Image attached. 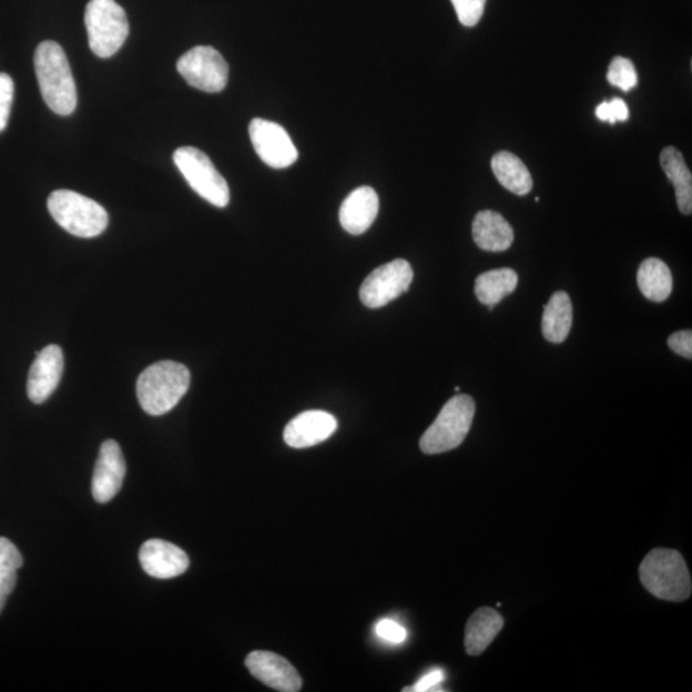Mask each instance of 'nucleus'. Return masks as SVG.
I'll return each mask as SVG.
<instances>
[{"label": "nucleus", "instance_id": "dca6fc26", "mask_svg": "<svg viewBox=\"0 0 692 692\" xmlns=\"http://www.w3.org/2000/svg\"><path fill=\"white\" fill-rule=\"evenodd\" d=\"M380 201L373 187L360 186L343 202L339 213L340 224L346 233L362 235L377 218Z\"/></svg>", "mask_w": 692, "mask_h": 692}, {"label": "nucleus", "instance_id": "ddd939ff", "mask_svg": "<svg viewBox=\"0 0 692 692\" xmlns=\"http://www.w3.org/2000/svg\"><path fill=\"white\" fill-rule=\"evenodd\" d=\"M64 368L63 352L58 345H48L37 353L28 380V395L32 403H44L57 389Z\"/></svg>", "mask_w": 692, "mask_h": 692}, {"label": "nucleus", "instance_id": "423d86ee", "mask_svg": "<svg viewBox=\"0 0 692 692\" xmlns=\"http://www.w3.org/2000/svg\"><path fill=\"white\" fill-rule=\"evenodd\" d=\"M85 27L90 49L101 58L118 53L130 32L126 12L114 0H90L85 11Z\"/></svg>", "mask_w": 692, "mask_h": 692}, {"label": "nucleus", "instance_id": "c756f323", "mask_svg": "<svg viewBox=\"0 0 692 692\" xmlns=\"http://www.w3.org/2000/svg\"><path fill=\"white\" fill-rule=\"evenodd\" d=\"M670 348L683 358H692V333L691 329H682L674 333L669 339Z\"/></svg>", "mask_w": 692, "mask_h": 692}, {"label": "nucleus", "instance_id": "0eeeda50", "mask_svg": "<svg viewBox=\"0 0 692 692\" xmlns=\"http://www.w3.org/2000/svg\"><path fill=\"white\" fill-rule=\"evenodd\" d=\"M173 162L196 194L214 207H226L230 187L207 154L193 146H183L173 153Z\"/></svg>", "mask_w": 692, "mask_h": 692}, {"label": "nucleus", "instance_id": "f8f14e48", "mask_svg": "<svg viewBox=\"0 0 692 692\" xmlns=\"http://www.w3.org/2000/svg\"><path fill=\"white\" fill-rule=\"evenodd\" d=\"M126 464L120 445L114 440L102 444L96 460L92 491L98 502L111 501L122 488L125 480Z\"/></svg>", "mask_w": 692, "mask_h": 692}, {"label": "nucleus", "instance_id": "b1692460", "mask_svg": "<svg viewBox=\"0 0 692 692\" xmlns=\"http://www.w3.org/2000/svg\"><path fill=\"white\" fill-rule=\"evenodd\" d=\"M23 564L20 550L12 541L0 538V613L18 582V571Z\"/></svg>", "mask_w": 692, "mask_h": 692}, {"label": "nucleus", "instance_id": "39448f33", "mask_svg": "<svg viewBox=\"0 0 692 692\" xmlns=\"http://www.w3.org/2000/svg\"><path fill=\"white\" fill-rule=\"evenodd\" d=\"M48 210L62 228L78 237H95L109 226V213L90 197L71 191L49 195Z\"/></svg>", "mask_w": 692, "mask_h": 692}, {"label": "nucleus", "instance_id": "f257e3e1", "mask_svg": "<svg viewBox=\"0 0 692 692\" xmlns=\"http://www.w3.org/2000/svg\"><path fill=\"white\" fill-rule=\"evenodd\" d=\"M35 72L41 95L54 113L70 115L77 110L75 80L62 47L55 41H43L35 51Z\"/></svg>", "mask_w": 692, "mask_h": 692}, {"label": "nucleus", "instance_id": "412c9836", "mask_svg": "<svg viewBox=\"0 0 692 692\" xmlns=\"http://www.w3.org/2000/svg\"><path fill=\"white\" fill-rule=\"evenodd\" d=\"M491 169L499 183L510 193L527 195L532 191L533 181L526 164L517 155L499 152L492 156Z\"/></svg>", "mask_w": 692, "mask_h": 692}, {"label": "nucleus", "instance_id": "6e6552de", "mask_svg": "<svg viewBox=\"0 0 692 692\" xmlns=\"http://www.w3.org/2000/svg\"><path fill=\"white\" fill-rule=\"evenodd\" d=\"M177 71L189 85L205 93L222 92L228 81V64L212 47H195L181 55Z\"/></svg>", "mask_w": 692, "mask_h": 692}, {"label": "nucleus", "instance_id": "393cba45", "mask_svg": "<svg viewBox=\"0 0 692 692\" xmlns=\"http://www.w3.org/2000/svg\"><path fill=\"white\" fill-rule=\"evenodd\" d=\"M609 84L620 88L623 92H630L638 85V72L632 61L624 57H614L611 65H609L608 75Z\"/></svg>", "mask_w": 692, "mask_h": 692}, {"label": "nucleus", "instance_id": "f3484780", "mask_svg": "<svg viewBox=\"0 0 692 692\" xmlns=\"http://www.w3.org/2000/svg\"><path fill=\"white\" fill-rule=\"evenodd\" d=\"M474 241L486 252H506L515 242V231L500 213L481 211L472 225Z\"/></svg>", "mask_w": 692, "mask_h": 692}, {"label": "nucleus", "instance_id": "7c9ffc66", "mask_svg": "<svg viewBox=\"0 0 692 692\" xmlns=\"http://www.w3.org/2000/svg\"><path fill=\"white\" fill-rule=\"evenodd\" d=\"M444 680V672L441 670H435L426 675L421 680H419L414 688L404 689L403 691H416V692H425V691H434L436 686H439Z\"/></svg>", "mask_w": 692, "mask_h": 692}, {"label": "nucleus", "instance_id": "4468645a", "mask_svg": "<svg viewBox=\"0 0 692 692\" xmlns=\"http://www.w3.org/2000/svg\"><path fill=\"white\" fill-rule=\"evenodd\" d=\"M139 560L145 573L161 580L183 574L191 564L183 549L160 539L145 541L140 549Z\"/></svg>", "mask_w": 692, "mask_h": 692}, {"label": "nucleus", "instance_id": "4be33fe9", "mask_svg": "<svg viewBox=\"0 0 692 692\" xmlns=\"http://www.w3.org/2000/svg\"><path fill=\"white\" fill-rule=\"evenodd\" d=\"M638 283L642 295L655 303L669 299L673 288L670 267L658 258H648L641 263Z\"/></svg>", "mask_w": 692, "mask_h": 692}, {"label": "nucleus", "instance_id": "9b49d317", "mask_svg": "<svg viewBox=\"0 0 692 692\" xmlns=\"http://www.w3.org/2000/svg\"><path fill=\"white\" fill-rule=\"evenodd\" d=\"M245 665L254 679L276 691L298 692L303 686L298 671L282 655L258 650L246 657Z\"/></svg>", "mask_w": 692, "mask_h": 692}, {"label": "nucleus", "instance_id": "c85d7f7f", "mask_svg": "<svg viewBox=\"0 0 692 692\" xmlns=\"http://www.w3.org/2000/svg\"><path fill=\"white\" fill-rule=\"evenodd\" d=\"M376 633L378 638L393 642V644H400L406 641L407 631L401 625L393 620H383L376 624Z\"/></svg>", "mask_w": 692, "mask_h": 692}, {"label": "nucleus", "instance_id": "a211bd4d", "mask_svg": "<svg viewBox=\"0 0 692 692\" xmlns=\"http://www.w3.org/2000/svg\"><path fill=\"white\" fill-rule=\"evenodd\" d=\"M505 620L492 608L484 607L469 618L466 625L465 647L468 655L477 657L485 652L502 630Z\"/></svg>", "mask_w": 692, "mask_h": 692}, {"label": "nucleus", "instance_id": "bb28decb", "mask_svg": "<svg viewBox=\"0 0 692 692\" xmlns=\"http://www.w3.org/2000/svg\"><path fill=\"white\" fill-rule=\"evenodd\" d=\"M597 118L600 121L615 123L629 120V106L621 98H613L611 102H604L597 106Z\"/></svg>", "mask_w": 692, "mask_h": 692}, {"label": "nucleus", "instance_id": "9d476101", "mask_svg": "<svg viewBox=\"0 0 692 692\" xmlns=\"http://www.w3.org/2000/svg\"><path fill=\"white\" fill-rule=\"evenodd\" d=\"M250 136L255 152L271 169H287L298 161V150L278 123L254 119L250 125Z\"/></svg>", "mask_w": 692, "mask_h": 692}, {"label": "nucleus", "instance_id": "7ed1b4c3", "mask_svg": "<svg viewBox=\"0 0 692 692\" xmlns=\"http://www.w3.org/2000/svg\"><path fill=\"white\" fill-rule=\"evenodd\" d=\"M640 580L650 594L665 601H685L692 584L685 559L678 550L654 549L642 560Z\"/></svg>", "mask_w": 692, "mask_h": 692}, {"label": "nucleus", "instance_id": "aec40b11", "mask_svg": "<svg viewBox=\"0 0 692 692\" xmlns=\"http://www.w3.org/2000/svg\"><path fill=\"white\" fill-rule=\"evenodd\" d=\"M573 308L570 296L564 292L551 295L542 316V335L550 343L560 344L570 335Z\"/></svg>", "mask_w": 692, "mask_h": 692}, {"label": "nucleus", "instance_id": "f03ea898", "mask_svg": "<svg viewBox=\"0 0 692 692\" xmlns=\"http://www.w3.org/2000/svg\"><path fill=\"white\" fill-rule=\"evenodd\" d=\"M189 386L191 373L184 365L173 360L156 362L138 378V400L147 415H166L183 399Z\"/></svg>", "mask_w": 692, "mask_h": 692}, {"label": "nucleus", "instance_id": "6ab92c4d", "mask_svg": "<svg viewBox=\"0 0 692 692\" xmlns=\"http://www.w3.org/2000/svg\"><path fill=\"white\" fill-rule=\"evenodd\" d=\"M661 164L665 176L674 186L681 213H692V176L682 153L674 146H666L661 153Z\"/></svg>", "mask_w": 692, "mask_h": 692}, {"label": "nucleus", "instance_id": "20e7f679", "mask_svg": "<svg viewBox=\"0 0 692 692\" xmlns=\"http://www.w3.org/2000/svg\"><path fill=\"white\" fill-rule=\"evenodd\" d=\"M475 400L469 395H457L445 404L438 418L427 428L419 448L425 455H441L465 441L474 423Z\"/></svg>", "mask_w": 692, "mask_h": 692}, {"label": "nucleus", "instance_id": "1a4fd4ad", "mask_svg": "<svg viewBox=\"0 0 692 692\" xmlns=\"http://www.w3.org/2000/svg\"><path fill=\"white\" fill-rule=\"evenodd\" d=\"M414 269L406 260H395L376 268L360 286L362 303L368 308H381L409 291Z\"/></svg>", "mask_w": 692, "mask_h": 692}, {"label": "nucleus", "instance_id": "a878e982", "mask_svg": "<svg viewBox=\"0 0 692 692\" xmlns=\"http://www.w3.org/2000/svg\"><path fill=\"white\" fill-rule=\"evenodd\" d=\"M458 20L466 28H474L480 22L485 11L486 0H451Z\"/></svg>", "mask_w": 692, "mask_h": 692}, {"label": "nucleus", "instance_id": "5701e85b", "mask_svg": "<svg viewBox=\"0 0 692 692\" xmlns=\"http://www.w3.org/2000/svg\"><path fill=\"white\" fill-rule=\"evenodd\" d=\"M517 285L518 276L512 268L491 269L476 278L475 293L486 307H496Z\"/></svg>", "mask_w": 692, "mask_h": 692}, {"label": "nucleus", "instance_id": "2eb2a0df", "mask_svg": "<svg viewBox=\"0 0 692 692\" xmlns=\"http://www.w3.org/2000/svg\"><path fill=\"white\" fill-rule=\"evenodd\" d=\"M337 430V421L325 410H307L287 424L284 440L288 447L304 449L326 441Z\"/></svg>", "mask_w": 692, "mask_h": 692}, {"label": "nucleus", "instance_id": "cd10ccee", "mask_svg": "<svg viewBox=\"0 0 692 692\" xmlns=\"http://www.w3.org/2000/svg\"><path fill=\"white\" fill-rule=\"evenodd\" d=\"M14 95L13 80L7 73H0V133L6 130L12 110Z\"/></svg>", "mask_w": 692, "mask_h": 692}]
</instances>
